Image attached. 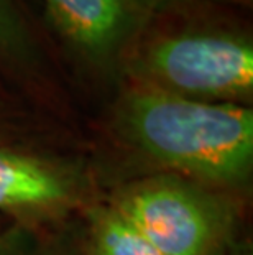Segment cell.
Listing matches in <instances>:
<instances>
[{
    "mask_svg": "<svg viewBox=\"0 0 253 255\" xmlns=\"http://www.w3.org/2000/svg\"><path fill=\"white\" fill-rule=\"evenodd\" d=\"M109 124L120 142L158 173L220 191L245 189L253 171V111L202 102L122 81Z\"/></svg>",
    "mask_w": 253,
    "mask_h": 255,
    "instance_id": "cell-1",
    "label": "cell"
},
{
    "mask_svg": "<svg viewBox=\"0 0 253 255\" xmlns=\"http://www.w3.org/2000/svg\"><path fill=\"white\" fill-rule=\"evenodd\" d=\"M240 13L207 0H184L152 13L123 59L120 83L250 107L253 36Z\"/></svg>",
    "mask_w": 253,
    "mask_h": 255,
    "instance_id": "cell-2",
    "label": "cell"
},
{
    "mask_svg": "<svg viewBox=\"0 0 253 255\" xmlns=\"http://www.w3.org/2000/svg\"><path fill=\"white\" fill-rule=\"evenodd\" d=\"M110 204L165 255H225L235 246L237 194L187 178L156 171L123 184Z\"/></svg>",
    "mask_w": 253,
    "mask_h": 255,
    "instance_id": "cell-3",
    "label": "cell"
},
{
    "mask_svg": "<svg viewBox=\"0 0 253 255\" xmlns=\"http://www.w3.org/2000/svg\"><path fill=\"white\" fill-rule=\"evenodd\" d=\"M45 21L71 61L90 78L120 83L128 50L150 15L133 0H41Z\"/></svg>",
    "mask_w": 253,
    "mask_h": 255,
    "instance_id": "cell-4",
    "label": "cell"
},
{
    "mask_svg": "<svg viewBox=\"0 0 253 255\" xmlns=\"http://www.w3.org/2000/svg\"><path fill=\"white\" fill-rule=\"evenodd\" d=\"M0 74L35 104L58 112L66 106L50 38L26 0H0Z\"/></svg>",
    "mask_w": 253,
    "mask_h": 255,
    "instance_id": "cell-5",
    "label": "cell"
},
{
    "mask_svg": "<svg viewBox=\"0 0 253 255\" xmlns=\"http://www.w3.org/2000/svg\"><path fill=\"white\" fill-rule=\"evenodd\" d=\"M83 198L79 178L59 163L0 143V211L28 229L64 218Z\"/></svg>",
    "mask_w": 253,
    "mask_h": 255,
    "instance_id": "cell-6",
    "label": "cell"
},
{
    "mask_svg": "<svg viewBox=\"0 0 253 255\" xmlns=\"http://www.w3.org/2000/svg\"><path fill=\"white\" fill-rule=\"evenodd\" d=\"M87 247L89 255H165L110 203L90 209Z\"/></svg>",
    "mask_w": 253,
    "mask_h": 255,
    "instance_id": "cell-7",
    "label": "cell"
},
{
    "mask_svg": "<svg viewBox=\"0 0 253 255\" xmlns=\"http://www.w3.org/2000/svg\"><path fill=\"white\" fill-rule=\"evenodd\" d=\"M0 255H33L30 231L20 224H13L0 232Z\"/></svg>",
    "mask_w": 253,
    "mask_h": 255,
    "instance_id": "cell-8",
    "label": "cell"
},
{
    "mask_svg": "<svg viewBox=\"0 0 253 255\" xmlns=\"http://www.w3.org/2000/svg\"><path fill=\"white\" fill-rule=\"evenodd\" d=\"M23 114L18 111L7 96L0 94V143L3 137H7L17 128H20Z\"/></svg>",
    "mask_w": 253,
    "mask_h": 255,
    "instance_id": "cell-9",
    "label": "cell"
},
{
    "mask_svg": "<svg viewBox=\"0 0 253 255\" xmlns=\"http://www.w3.org/2000/svg\"><path fill=\"white\" fill-rule=\"evenodd\" d=\"M137 5H140L143 10H147L148 13H156V12H161L165 8H169L173 7L176 3H181L184 0H133Z\"/></svg>",
    "mask_w": 253,
    "mask_h": 255,
    "instance_id": "cell-10",
    "label": "cell"
},
{
    "mask_svg": "<svg viewBox=\"0 0 253 255\" xmlns=\"http://www.w3.org/2000/svg\"><path fill=\"white\" fill-rule=\"evenodd\" d=\"M207 2L225 5V7L237 8V10H244V12H247V10H250L253 7V0H207Z\"/></svg>",
    "mask_w": 253,
    "mask_h": 255,
    "instance_id": "cell-11",
    "label": "cell"
},
{
    "mask_svg": "<svg viewBox=\"0 0 253 255\" xmlns=\"http://www.w3.org/2000/svg\"><path fill=\"white\" fill-rule=\"evenodd\" d=\"M225 255H253V252L249 244H240V246H234Z\"/></svg>",
    "mask_w": 253,
    "mask_h": 255,
    "instance_id": "cell-12",
    "label": "cell"
}]
</instances>
